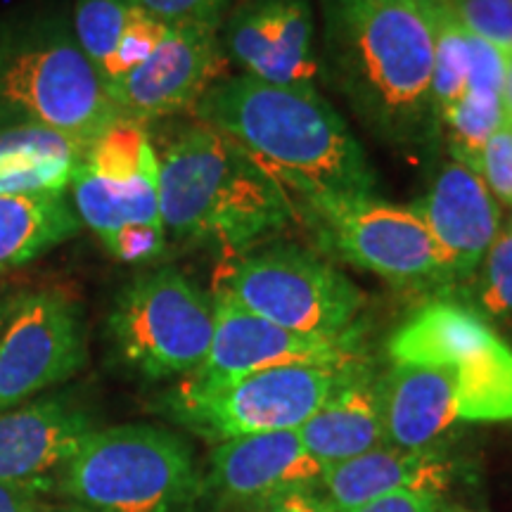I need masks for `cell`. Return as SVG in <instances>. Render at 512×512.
Wrapping results in <instances>:
<instances>
[{"instance_id": "cell-1", "label": "cell", "mask_w": 512, "mask_h": 512, "mask_svg": "<svg viewBox=\"0 0 512 512\" xmlns=\"http://www.w3.org/2000/svg\"><path fill=\"white\" fill-rule=\"evenodd\" d=\"M387 354L389 446L418 451L463 425L512 422V347L465 304L422 306L389 337Z\"/></svg>"}, {"instance_id": "cell-2", "label": "cell", "mask_w": 512, "mask_h": 512, "mask_svg": "<svg viewBox=\"0 0 512 512\" xmlns=\"http://www.w3.org/2000/svg\"><path fill=\"white\" fill-rule=\"evenodd\" d=\"M195 117L233 138L299 202L373 195L377 178L366 150L313 86L228 76L202 95Z\"/></svg>"}, {"instance_id": "cell-3", "label": "cell", "mask_w": 512, "mask_h": 512, "mask_svg": "<svg viewBox=\"0 0 512 512\" xmlns=\"http://www.w3.org/2000/svg\"><path fill=\"white\" fill-rule=\"evenodd\" d=\"M339 91L377 136L425 145L439 128L434 34L418 0H323Z\"/></svg>"}, {"instance_id": "cell-4", "label": "cell", "mask_w": 512, "mask_h": 512, "mask_svg": "<svg viewBox=\"0 0 512 512\" xmlns=\"http://www.w3.org/2000/svg\"><path fill=\"white\" fill-rule=\"evenodd\" d=\"M159 162L166 238L245 252L294 219V200L242 147L202 121L169 140Z\"/></svg>"}, {"instance_id": "cell-5", "label": "cell", "mask_w": 512, "mask_h": 512, "mask_svg": "<svg viewBox=\"0 0 512 512\" xmlns=\"http://www.w3.org/2000/svg\"><path fill=\"white\" fill-rule=\"evenodd\" d=\"M119 119L60 15L0 19V133L43 128L91 143Z\"/></svg>"}, {"instance_id": "cell-6", "label": "cell", "mask_w": 512, "mask_h": 512, "mask_svg": "<svg viewBox=\"0 0 512 512\" xmlns=\"http://www.w3.org/2000/svg\"><path fill=\"white\" fill-rule=\"evenodd\" d=\"M91 512H181L202 491L188 441L155 425L93 430L55 482Z\"/></svg>"}, {"instance_id": "cell-7", "label": "cell", "mask_w": 512, "mask_h": 512, "mask_svg": "<svg viewBox=\"0 0 512 512\" xmlns=\"http://www.w3.org/2000/svg\"><path fill=\"white\" fill-rule=\"evenodd\" d=\"M358 363H297L211 384L185 377L169 396V413L211 444L299 430Z\"/></svg>"}, {"instance_id": "cell-8", "label": "cell", "mask_w": 512, "mask_h": 512, "mask_svg": "<svg viewBox=\"0 0 512 512\" xmlns=\"http://www.w3.org/2000/svg\"><path fill=\"white\" fill-rule=\"evenodd\" d=\"M214 299L178 268L138 275L112 306L110 337L121 361L147 380L195 373L214 339Z\"/></svg>"}, {"instance_id": "cell-9", "label": "cell", "mask_w": 512, "mask_h": 512, "mask_svg": "<svg viewBox=\"0 0 512 512\" xmlns=\"http://www.w3.org/2000/svg\"><path fill=\"white\" fill-rule=\"evenodd\" d=\"M216 290L254 316L304 335L356 330L366 304V294L339 268L294 245L242 254Z\"/></svg>"}, {"instance_id": "cell-10", "label": "cell", "mask_w": 512, "mask_h": 512, "mask_svg": "<svg viewBox=\"0 0 512 512\" xmlns=\"http://www.w3.org/2000/svg\"><path fill=\"white\" fill-rule=\"evenodd\" d=\"M320 245L399 287H451L446 259L415 207L368 197L306 200Z\"/></svg>"}, {"instance_id": "cell-11", "label": "cell", "mask_w": 512, "mask_h": 512, "mask_svg": "<svg viewBox=\"0 0 512 512\" xmlns=\"http://www.w3.org/2000/svg\"><path fill=\"white\" fill-rule=\"evenodd\" d=\"M86 330L79 304L50 287L12 302L0 330V413L79 373Z\"/></svg>"}, {"instance_id": "cell-12", "label": "cell", "mask_w": 512, "mask_h": 512, "mask_svg": "<svg viewBox=\"0 0 512 512\" xmlns=\"http://www.w3.org/2000/svg\"><path fill=\"white\" fill-rule=\"evenodd\" d=\"M219 27V19L171 24L155 53L107 86L121 117L150 124L195 110L202 95L219 81L226 64Z\"/></svg>"}, {"instance_id": "cell-13", "label": "cell", "mask_w": 512, "mask_h": 512, "mask_svg": "<svg viewBox=\"0 0 512 512\" xmlns=\"http://www.w3.org/2000/svg\"><path fill=\"white\" fill-rule=\"evenodd\" d=\"M214 339L195 373V382H226L256 370L297 366V363L363 361L361 328L344 335H304L242 309L238 302L214 292Z\"/></svg>"}, {"instance_id": "cell-14", "label": "cell", "mask_w": 512, "mask_h": 512, "mask_svg": "<svg viewBox=\"0 0 512 512\" xmlns=\"http://www.w3.org/2000/svg\"><path fill=\"white\" fill-rule=\"evenodd\" d=\"M323 465L297 430L247 434L214 444L202 489L230 508L252 510L290 491L320 489Z\"/></svg>"}, {"instance_id": "cell-15", "label": "cell", "mask_w": 512, "mask_h": 512, "mask_svg": "<svg viewBox=\"0 0 512 512\" xmlns=\"http://www.w3.org/2000/svg\"><path fill=\"white\" fill-rule=\"evenodd\" d=\"M223 46L245 74L266 83L313 86L318 76L309 0H247L226 24Z\"/></svg>"}, {"instance_id": "cell-16", "label": "cell", "mask_w": 512, "mask_h": 512, "mask_svg": "<svg viewBox=\"0 0 512 512\" xmlns=\"http://www.w3.org/2000/svg\"><path fill=\"white\" fill-rule=\"evenodd\" d=\"M415 209L444 254L451 285H465L503 226L501 207L482 176L451 159L441 166L427 197Z\"/></svg>"}, {"instance_id": "cell-17", "label": "cell", "mask_w": 512, "mask_h": 512, "mask_svg": "<svg viewBox=\"0 0 512 512\" xmlns=\"http://www.w3.org/2000/svg\"><path fill=\"white\" fill-rule=\"evenodd\" d=\"M93 432L86 408L67 396H43L0 413V482L43 486Z\"/></svg>"}, {"instance_id": "cell-18", "label": "cell", "mask_w": 512, "mask_h": 512, "mask_svg": "<svg viewBox=\"0 0 512 512\" xmlns=\"http://www.w3.org/2000/svg\"><path fill=\"white\" fill-rule=\"evenodd\" d=\"M456 467L444 444L418 451L384 444L363 456L323 467L320 494L335 512H351L394 491H425L441 498Z\"/></svg>"}, {"instance_id": "cell-19", "label": "cell", "mask_w": 512, "mask_h": 512, "mask_svg": "<svg viewBox=\"0 0 512 512\" xmlns=\"http://www.w3.org/2000/svg\"><path fill=\"white\" fill-rule=\"evenodd\" d=\"M297 432L323 467L384 446V375L361 361Z\"/></svg>"}, {"instance_id": "cell-20", "label": "cell", "mask_w": 512, "mask_h": 512, "mask_svg": "<svg viewBox=\"0 0 512 512\" xmlns=\"http://www.w3.org/2000/svg\"><path fill=\"white\" fill-rule=\"evenodd\" d=\"M81 226L67 192L0 195V273L31 264L74 238Z\"/></svg>"}, {"instance_id": "cell-21", "label": "cell", "mask_w": 512, "mask_h": 512, "mask_svg": "<svg viewBox=\"0 0 512 512\" xmlns=\"http://www.w3.org/2000/svg\"><path fill=\"white\" fill-rule=\"evenodd\" d=\"M86 147L83 140L43 128L0 133V195L67 192Z\"/></svg>"}, {"instance_id": "cell-22", "label": "cell", "mask_w": 512, "mask_h": 512, "mask_svg": "<svg viewBox=\"0 0 512 512\" xmlns=\"http://www.w3.org/2000/svg\"><path fill=\"white\" fill-rule=\"evenodd\" d=\"M69 188H72L76 216L100 240H107L126 226L162 223L159 174L136 178V181H107L79 166Z\"/></svg>"}, {"instance_id": "cell-23", "label": "cell", "mask_w": 512, "mask_h": 512, "mask_svg": "<svg viewBox=\"0 0 512 512\" xmlns=\"http://www.w3.org/2000/svg\"><path fill=\"white\" fill-rule=\"evenodd\" d=\"M434 34V69L432 98L437 119L453 107L467 91L470 76V31H467L453 10L451 0L425 10Z\"/></svg>"}, {"instance_id": "cell-24", "label": "cell", "mask_w": 512, "mask_h": 512, "mask_svg": "<svg viewBox=\"0 0 512 512\" xmlns=\"http://www.w3.org/2000/svg\"><path fill=\"white\" fill-rule=\"evenodd\" d=\"M503 124H508V117H505L501 95L472 91H465L463 98L448 107L439 119V126L448 131L453 159L475 171L479 169V157H482L486 140Z\"/></svg>"}, {"instance_id": "cell-25", "label": "cell", "mask_w": 512, "mask_h": 512, "mask_svg": "<svg viewBox=\"0 0 512 512\" xmlns=\"http://www.w3.org/2000/svg\"><path fill=\"white\" fill-rule=\"evenodd\" d=\"M470 306L486 323H501L512 330V221L498 230L477 273L467 280Z\"/></svg>"}, {"instance_id": "cell-26", "label": "cell", "mask_w": 512, "mask_h": 512, "mask_svg": "<svg viewBox=\"0 0 512 512\" xmlns=\"http://www.w3.org/2000/svg\"><path fill=\"white\" fill-rule=\"evenodd\" d=\"M131 0H76L72 31L83 55L102 74L126 27Z\"/></svg>"}, {"instance_id": "cell-27", "label": "cell", "mask_w": 512, "mask_h": 512, "mask_svg": "<svg viewBox=\"0 0 512 512\" xmlns=\"http://www.w3.org/2000/svg\"><path fill=\"white\" fill-rule=\"evenodd\" d=\"M166 29H169L166 24H162L155 17L145 15L143 10L131 3V10H128L126 17V27L121 31L117 50H114L112 60L107 62V67L102 69L100 74L105 86L119 81L121 76L133 72V69H138L147 57L155 53V48L166 36Z\"/></svg>"}, {"instance_id": "cell-28", "label": "cell", "mask_w": 512, "mask_h": 512, "mask_svg": "<svg viewBox=\"0 0 512 512\" xmlns=\"http://www.w3.org/2000/svg\"><path fill=\"white\" fill-rule=\"evenodd\" d=\"M451 5L472 36L512 55V0H451Z\"/></svg>"}, {"instance_id": "cell-29", "label": "cell", "mask_w": 512, "mask_h": 512, "mask_svg": "<svg viewBox=\"0 0 512 512\" xmlns=\"http://www.w3.org/2000/svg\"><path fill=\"white\" fill-rule=\"evenodd\" d=\"M477 174L496 202L512 209V124H503L486 140Z\"/></svg>"}, {"instance_id": "cell-30", "label": "cell", "mask_w": 512, "mask_h": 512, "mask_svg": "<svg viewBox=\"0 0 512 512\" xmlns=\"http://www.w3.org/2000/svg\"><path fill=\"white\" fill-rule=\"evenodd\" d=\"M114 259L121 264H147L164 254L166 249V230L164 223H138V226H126L102 240Z\"/></svg>"}, {"instance_id": "cell-31", "label": "cell", "mask_w": 512, "mask_h": 512, "mask_svg": "<svg viewBox=\"0 0 512 512\" xmlns=\"http://www.w3.org/2000/svg\"><path fill=\"white\" fill-rule=\"evenodd\" d=\"M131 3L145 15L171 27V24L209 22V19L221 22V10L228 0H131Z\"/></svg>"}, {"instance_id": "cell-32", "label": "cell", "mask_w": 512, "mask_h": 512, "mask_svg": "<svg viewBox=\"0 0 512 512\" xmlns=\"http://www.w3.org/2000/svg\"><path fill=\"white\" fill-rule=\"evenodd\" d=\"M439 503V496L425 494V491H394V494L358 505L351 512H434Z\"/></svg>"}, {"instance_id": "cell-33", "label": "cell", "mask_w": 512, "mask_h": 512, "mask_svg": "<svg viewBox=\"0 0 512 512\" xmlns=\"http://www.w3.org/2000/svg\"><path fill=\"white\" fill-rule=\"evenodd\" d=\"M249 512H335L330 508V503L325 501V496L320 494V489H302V491H290L271 501L256 505Z\"/></svg>"}, {"instance_id": "cell-34", "label": "cell", "mask_w": 512, "mask_h": 512, "mask_svg": "<svg viewBox=\"0 0 512 512\" xmlns=\"http://www.w3.org/2000/svg\"><path fill=\"white\" fill-rule=\"evenodd\" d=\"M34 486L0 482V512H43Z\"/></svg>"}, {"instance_id": "cell-35", "label": "cell", "mask_w": 512, "mask_h": 512, "mask_svg": "<svg viewBox=\"0 0 512 512\" xmlns=\"http://www.w3.org/2000/svg\"><path fill=\"white\" fill-rule=\"evenodd\" d=\"M503 110L505 117L512 124V55H508V64H505V81H503Z\"/></svg>"}, {"instance_id": "cell-36", "label": "cell", "mask_w": 512, "mask_h": 512, "mask_svg": "<svg viewBox=\"0 0 512 512\" xmlns=\"http://www.w3.org/2000/svg\"><path fill=\"white\" fill-rule=\"evenodd\" d=\"M10 306H12V302H0V330H3L5 318H8V313H10Z\"/></svg>"}, {"instance_id": "cell-37", "label": "cell", "mask_w": 512, "mask_h": 512, "mask_svg": "<svg viewBox=\"0 0 512 512\" xmlns=\"http://www.w3.org/2000/svg\"><path fill=\"white\" fill-rule=\"evenodd\" d=\"M434 512H472V510L460 508V505H441V503H439V508L434 510Z\"/></svg>"}, {"instance_id": "cell-38", "label": "cell", "mask_w": 512, "mask_h": 512, "mask_svg": "<svg viewBox=\"0 0 512 512\" xmlns=\"http://www.w3.org/2000/svg\"><path fill=\"white\" fill-rule=\"evenodd\" d=\"M418 3L422 10H430V8H437L441 3H446V0H418Z\"/></svg>"}, {"instance_id": "cell-39", "label": "cell", "mask_w": 512, "mask_h": 512, "mask_svg": "<svg viewBox=\"0 0 512 512\" xmlns=\"http://www.w3.org/2000/svg\"><path fill=\"white\" fill-rule=\"evenodd\" d=\"M69 512H91V510H69Z\"/></svg>"}]
</instances>
